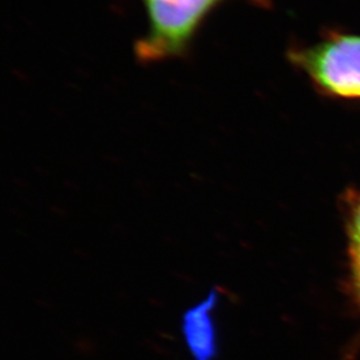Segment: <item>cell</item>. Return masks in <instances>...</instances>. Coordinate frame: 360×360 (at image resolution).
Wrapping results in <instances>:
<instances>
[{
    "label": "cell",
    "mask_w": 360,
    "mask_h": 360,
    "mask_svg": "<svg viewBox=\"0 0 360 360\" xmlns=\"http://www.w3.org/2000/svg\"><path fill=\"white\" fill-rule=\"evenodd\" d=\"M146 13V33L133 46L140 65L187 58L204 22L230 0H139ZM269 8L271 0H244Z\"/></svg>",
    "instance_id": "obj_1"
},
{
    "label": "cell",
    "mask_w": 360,
    "mask_h": 360,
    "mask_svg": "<svg viewBox=\"0 0 360 360\" xmlns=\"http://www.w3.org/2000/svg\"><path fill=\"white\" fill-rule=\"evenodd\" d=\"M288 58L319 91L336 98L360 99V37L333 32L317 44L292 48Z\"/></svg>",
    "instance_id": "obj_2"
},
{
    "label": "cell",
    "mask_w": 360,
    "mask_h": 360,
    "mask_svg": "<svg viewBox=\"0 0 360 360\" xmlns=\"http://www.w3.org/2000/svg\"><path fill=\"white\" fill-rule=\"evenodd\" d=\"M219 296L211 289L207 296L184 310L181 317V333L187 352L193 360H217L219 342L214 311Z\"/></svg>",
    "instance_id": "obj_3"
},
{
    "label": "cell",
    "mask_w": 360,
    "mask_h": 360,
    "mask_svg": "<svg viewBox=\"0 0 360 360\" xmlns=\"http://www.w3.org/2000/svg\"><path fill=\"white\" fill-rule=\"evenodd\" d=\"M350 265L354 292L360 303V244L351 243Z\"/></svg>",
    "instance_id": "obj_4"
}]
</instances>
